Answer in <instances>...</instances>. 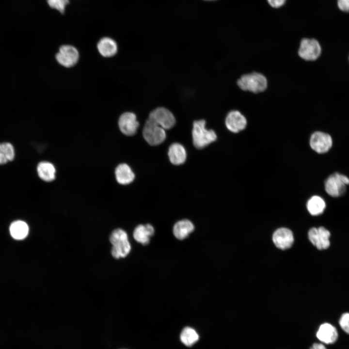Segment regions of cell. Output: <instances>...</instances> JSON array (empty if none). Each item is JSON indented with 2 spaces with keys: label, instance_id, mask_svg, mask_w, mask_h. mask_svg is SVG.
Wrapping results in <instances>:
<instances>
[{
  "label": "cell",
  "instance_id": "d6986e66",
  "mask_svg": "<svg viewBox=\"0 0 349 349\" xmlns=\"http://www.w3.org/2000/svg\"><path fill=\"white\" fill-rule=\"evenodd\" d=\"M36 170L40 178L45 182H51L55 178V167L50 162L43 161L39 162Z\"/></svg>",
  "mask_w": 349,
  "mask_h": 349
},
{
  "label": "cell",
  "instance_id": "44dd1931",
  "mask_svg": "<svg viewBox=\"0 0 349 349\" xmlns=\"http://www.w3.org/2000/svg\"><path fill=\"white\" fill-rule=\"evenodd\" d=\"M326 207L324 199L318 196L311 197L306 203V208L309 213L313 216H318L323 213Z\"/></svg>",
  "mask_w": 349,
  "mask_h": 349
},
{
  "label": "cell",
  "instance_id": "5b68a950",
  "mask_svg": "<svg viewBox=\"0 0 349 349\" xmlns=\"http://www.w3.org/2000/svg\"><path fill=\"white\" fill-rule=\"evenodd\" d=\"M321 52V46L316 39L303 38L300 42L298 54L305 61H312L318 58Z\"/></svg>",
  "mask_w": 349,
  "mask_h": 349
},
{
  "label": "cell",
  "instance_id": "2e32d148",
  "mask_svg": "<svg viewBox=\"0 0 349 349\" xmlns=\"http://www.w3.org/2000/svg\"><path fill=\"white\" fill-rule=\"evenodd\" d=\"M97 48L100 54L105 57H111L116 54L117 51V45L112 38L105 37L99 40Z\"/></svg>",
  "mask_w": 349,
  "mask_h": 349
},
{
  "label": "cell",
  "instance_id": "83f0119b",
  "mask_svg": "<svg viewBox=\"0 0 349 349\" xmlns=\"http://www.w3.org/2000/svg\"><path fill=\"white\" fill-rule=\"evenodd\" d=\"M269 4L273 8H279L283 5L286 0H267Z\"/></svg>",
  "mask_w": 349,
  "mask_h": 349
},
{
  "label": "cell",
  "instance_id": "8992f818",
  "mask_svg": "<svg viewBox=\"0 0 349 349\" xmlns=\"http://www.w3.org/2000/svg\"><path fill=\"white\" fill-rule=\"evenodd\" d=\"M308 236L310 242L318 250H325L330 245L331 233L323 226L311 228L308 231Z\"/></svg>",
  "mask_w": 349,
  "mask_h": 349
},
{
  "label": "cell",
  "instance_id": "484cf974",
  "mask_svg": "<svg viewBox=\"0 0 349 349\" xmlns=\"http://www.w3.org/2000/svg\"><path fill=\"white\" fill-rule=\"evenodd\" d=\"M339 324L341 328L349 334V312L343 313L339 320Z\"/></svg>",
  "mask_w": 349,
  "mask_h": 349
},
{
  "label": "cell",
  "instance_id": "ba28073f",
  "mask_svg": "<svg viewBox=\"0 0 349 349\" xmlns=\"http://www.w3.org/2000/svg\"><path fill=\"white\" fill-rule=\"evenodd\" d=\"M79 58V53L77 48L68 45L62 46L56 55V59L58 63L66 67L75 65Z\"/></svg>",
  "mask_w": 349,
  "mask_h": 349
},
{
  "label": "cell",
  "instance_id": "277c9868",
  "mask_svg": "<svg viewBox=\"0 0 349 349\" xmlns=\"http://www.w3.org/2000/svg\"><path fill=\"white\" fill-rule=\"evenodd\" d=\"M143 135L144 140L151 145L160 144L166 137L165 129L150 118L145 123Z\"/></svg>",
  "mask_w": 349,
  "mask_h": 349
},
{
  "label": "cell",
  "instance_id": "e0dca14e",
  "mask_svg": "<svg viewBox=\"0 0 349 349\" xmlns=\"http://www.w3.org/2000/svg\"><path fill=\"white\" fill-rule=\"evenodd\" d=\"M111 243L112 245L111 253L115 258L125 257L130 251L131 246L128 238L116 239Z\"/></svg>",
  "mask_w": 349,
  "mask_h": 349
},
{
  "label": "cell",
  "instance_id": "6da1fadb",
  "mask_svg": "<svg viewBox=\"0 0 349 349\" xmlns=\"http://www.w3.org/2000/svg\"><path fill=\"white\" fill-rule=\"evenodd\" d=\"M237 84L239 88L243 91L258 94L267 90L268 81L263 74L258 72H252L241 75L237 80Z\"/></svg>",
  "mask_w": 349,
  "mask_h": 349
},
{
  "label": "cell",
  "instance_id": "7a4b0ae2",
  "mask_svg": "<svg viewBox=\"0 0 349 349\" xmlns=\"http://www.w3.org/2000/svg\"><path fill=\"white\" fill-rule=\"evenodd\" d=\"M193 143L198 149L205 147L217 139V135L212 129H207L204 120L195 121L192 130Z\"/></svg>",
  "mask_w": 349,
  "mask_h": 349
},
{
  "label": "cell",
  "instance_id": "30bf717a",
  "mask_svg": "<svg viewBox=\"0 0 349 349\" xmlns=\"http://www.w3.org/2000/svg\"><path fill=\"white\" fill-rule=\"evenodd\" d=\"M226 128L233 133H238L243 130L247 125L246 117L240 111L235 110L229 111L225 119Z\"/></svg>",
  "mask_w": 349,
  "mask_h": 349
},
{
  "label": "cell",
  "instance_id": "603a6c76",
  "mask_svg": "<svg viewBox=\"0 0 349 349\" xmlns=\"http://www.w3.org/2000/svg\"><path fill=\"white\" fill-rule=\"evenodd\" d=\"M15 156V148L12 143L8 142L0 143V165L12 161Z\"/></svg>",
  "mask_w": 349,
  "mask_h": 349
},
{
  "label": "cell",
  "instance_id": "8fae6325",
  "mask_svg": "<svg viewBox=\"0 0 349 349\" xmlns=\"http://www.w3.org/2000/svg\"><path fill=\"white\" fill-rule=\"evenodd\" d=\"M139 125L136 116L133 112H125L120 116L118 120L120 130L127 136L134 135L137 132Z\"/></svg>",
  "mask_w": 349,
  "mask_h": 349
},
{
  "label": "cell",
  "instance_id": "4fadbf2b",
  "mask_svg": "<svg viewBox=\"0 0 349 349\" xmlns=\"http://www.w3.org/2000/svg\"><path fill=\"white\" fill-rule=\"evenodd\" d=\"M316 335L321 342L331 344L336 341L338 333L334 326L329 323H324L319 326Z\"/></svg>",
  "mask_w": 349,
  "mask_h": 349
},
{
  "label": "cell",
  "instance_id": "cb8c5ba5",
  "mask_svg": "<svg viewBox=\"0 0 349 349\" xmlns=\"http://www.w3.org/2000/svg\"><path fill=\"white\" fill-rule=\"evenodd\" d=\"M181 341L186 346L190 347L195 344L199 339L197 333L193 328L185 327L182 330L180 336Z\"/></svg>",
  "mask_w": 349,
  "mask_h": 349
},
{
  "label": "cell",
  "instance_id": "52a82bcc",
  "mask_svg": "<svg viewBox=\"0 0 349 349\" xmlns=\"http://www.w3.org/2000/svg\"><path fill=\"white\" fill-rule=\"evenodd\" d=\"M309 144L311 148L318 154H324L330 150L333 145V139L328 133L314 132L311 136Z\"/></svg>",
  "mask_w": 349,
  "mask_h": 349
},
{
  "label": "cell",
  "instance_id": "5bb4252c",
  "mask_svg": "<svg viewBox=\"0 0 349 349\" xmlns=\"http://www.w3.org/2000/svg\"><path fill=\"white\" fill-rule=\"evenodd\" d=\"M168 154L170 161L174 165L184 163L187 158L185 148L179 143L172 144L169 148Z\"/></svg>",
  "mask_w": 349,
  "mask_h": 349
},
{
  "label": "cell",
  "instance_id": "f546056e",
  "mask_svg": "<svg viewBox=\"0 0 349 349\" xmlns=\"http://www.w3.org/2000/svg\"></svg>",
  "mask_w": 349,
  "mask_h": 349
},
{
  "label": "cell",
  "instance_id": "9c48e42d",
  "mask_svg": "<svg viewBox=\"0 0 349 349\" xmlns=\"http://www.w3.org/2000/svg\"><path fill=\"white\" fill-rule=\"evenodd\" d=\"M164 129L172 128L175 123L174 114L168 109L159 107L153 110L149 114V118Z\"/></svg>",
  "mask_w": 349,
  "mask_h": 349
},
{
  "label": "cell",
  "instance_id": "f1b7e54d",
  "mask_svg": "<svg viewBox=\"0 0 349 349\" xmlns=\"http://www.w3.org/2000/svg\"><path fill=\"white\" fill-rule=\"evenodd\" d=\"M310 349H327L322 343H314Z\"/></svg>",
  "mask_w": 349,
  "mask_h": 349
},
{
  "label": "cell",
  "instance_id": "7402d4cb",
  "mask_svg": "<svg viewBox=\"0 0 349 349\" xmlns=\"http://www.w3.org/2000/svg\"><path fill=\"white\" fill-rule=\"evenodd\" d=\"M29 230L27 223L21 220L12 222L9 227L11 236L16 240H22L25 238L28 234Z\"/></svg>",
  "mask_w": 349,
  "mask_h": 349
},
{
  "label": "cell",
  "instance_id": "4316f807",
  "mask_svg": "<svg viewBox=\"0 0 349 349\" xmlns=\"http://www.w3.org/2000/svg\"><path fill=\"white\" fill-rule=\"evenodd\" d=\"M337 5L341 11L349 12V0H337Z\"/></svg>",
  "mask_w": 349,
  "mask_h": 349
},
{
  "label": "cell",
  "instance_id": "7c38bea8",
  "mask_svg": "<svg viewBox=\"0 0 349 349\" xmlns=\"http://www.w3.org/2000/svg\"><path fill=\"white\" fill-rule=\"evenodd\" d=\"M272 240L275 245L282 250L289 248L294 242V237L292 231L286 228L277 229L273 233Z\"/></svg>",
  "mask_w": 349,
  "mask_h": 349
},
{
  "label": "cell",
  "instance_id": "d4e9b609",
  "mask_svg": "<svg viewBox=\"0 0 349 349\" xmlns=\"http://www.w3.org/2000/svg\"><path fill=\"white\" fill-rule=\"evenodd\" d=\"M48 5L61 13L64 12L66 6L69 4V0H47Z\"/></svg>",
  "mask_w": 349,
  "mask_h": 349
},
{
  "label": "cell",
  "instance_id": "ac0fdd59",
  "mask_svg": "<svg viewBox=\"0 0 349 349\" xmlns=\"http://www.w3.org/2000/svg\"><path fill=\"white\" fill-rule=\"evenodd\" d=\"M154 228L151 224H140L134 229L133 237L137 242L146 245L149 243L150 238L154 235Z\"/></svg>",
  "mask_w": 349,
  "mask_h": 349
},
{
  "label": "cell",
  "instance_id": "ffe728a7",
  "mask_svg": "<svg viewBox=\"0 0 349 349\" xmlns=\"http://www.w3.org/2000/svg\"><path fill=\"white\" fill-rule=\"evenodd\" d=\"M194 229L191 221L188 220H182L175 223L173 227L174 236L180 240L186 238Z\"/></svg>",
  "mask_w": 349,
  "mask_h": 349
},
{
  "label": "cell",
  "instance_id": "3957f363",
  "mask_svg": "<svg viewBox=\"0 0 349 349\" xmlns=\"http://www.w3.org/2000/svg\"><path fill=\"white\" fill-rule=\"evenodd\" d=\"M349 184V178L338 172L330 175L324 183V188L328 195L333 197H338L343 195Z\"/></svg>",
  "mask_w": 349,
  "mask_h": 349
},
{
  "label": "cell",
  "instance_id": "9a60e30c",
  "mask_svg": "<svg viewBox=\"0 0 349 349\" xmlns=\"http://www.w3.org/2000/svg\"><path fill=\"white\" fill-rule=\"evenodd\" d=\"M115 175L118 183L127 185L135 178V174L131 168L126 163L119 164L115 170Z\"/></svg>",
  "mask_w": 349,
  "mask_h": 349
}]
</instances>
